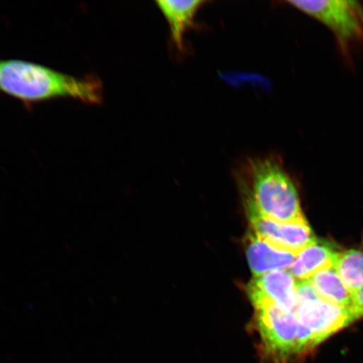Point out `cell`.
Segmentation results:
<instances>
[{"instance_id": "cell-1", "label": "cell", "mask_w": 363, "mask_h": 363, "mask_svg": "<svg viewBox=\"0 0 363 363\" xmlns=\"http://www.w3.org/2000/svg\"><path fill=\"white\" fill-rule=\"evenodd\" d=\"M0 92L26 104L72 98L101 104L104 85L96 75L77 77L24 60H0Z\"/></svg>"}, {"instance_id": "cell-2", "label": "cell", "mask_w": 363, "mask_h": 363, "mask_svg": "<svg viewBox=\"0 0 363 363\" xmlns=\"http://www.w3.org/2000/svg\"><path fill=\"white\" fill-rule=\"evenodd\" d=\"M238 177L245 199L262 215L280 222L306 220L297 189L278 157H249Z\"/></svg>"}, {"instance_id": "cell-3", "label": "cell", "mask_w": 363, "mask_h": 363, "mask_svg": "<svg viewBox=\"0 0 363 363\" xmlns=\"http://www.w3.org/2000/svg\"><path fill=\"white\" fill-rule=\"evenodd\" d=\"M255 328L259 335L261 363H301L318 346L294 312L259 308L256 311Z\"/></svg>"}, {"instance_id": "cell-4", "label": "cell", "mask_w": 363, "mask_h": 363, "mask_svg": "<svg viewBox=\"0 0 363 363\" xmlns=\"http://www.w3.org/2000/svg\"><path fill=\"white\" fill-rule=\"evenodd\" d=\"M333 31L342 48L363 38V8L352 0L287 1Z\"/></svg>"}, {"instance_id": "cell-5", "label": "cell", "mask_w": 363, "mask_h": 363, "mask_svg": "<svg viewBox=\"0 0 363 363\" xmlns=\"http://www.w3.org/2000/svg\"><path fill=\"white\" fill-rule=\"evenodd\" d=\"M245 208L251 230L267 243L297 256L317 238L306 220L280 222L269 219L245 199Z\"/></svg>"}, {"instance_id": "cell-6", "label": "cell", "mask_w": 363, "mask_h": 363, "mask_svg": "<svg viewBox=\"0 0 363 363\" xmlns=\"http://www.w3.org/2000/svg\"><path fill=\"white\" fill-rule=\"evenodd\" d=\"M296 285L297 280L289 271H272L254 276L247 291L255 311L274 307L290 313L297 306Z\"/></svg>"}, {"instance_id": "cell-7", "label": "cell", "mask_w": 363, "mask_h": 363, "mask_svg": "<svg viewBox=\"0 0 363 363\" xmlns=\"http://www.w3.org/2000/svg\"><path fill=\"white\" fill-rule=\"evenodd\" d=\"M294 313L299 323L311 331L317 345L356 320L351 308L331 305L320 298L298 303Z\"/></svg>"}, {"instance_id": "cell-8", "label": "cell", "mask_w": 363, "mask_h": 363, "mask_svg": "<svg viewBox=\"0 0 363 363\" xmlns=\"http://www.w3.org/2000/svg\"><path fill=\"white\" fill-rule=\"evenodd\" d=\"M247 257L250 269L254 276L272 271H287L296 256L277 248L258 238L251 230L246 240Z\"/></svg>"}, {"instance_id": "cell-9", "label": "cell", "mask_w": 363, "mask_h": 363, "mask_svg": "<svg viewBox=\"0 0 363 363\" xmlns=\"http://www.w3.org/2000/svg\"><path fill=\"white\" fill-rule=\"evenodd\" d=\"M206 3L203 0H159L156 2L169 24L172 42L179 52H183L184 50V35L188 30L194 28L198 12Z\"/></svg>"}, {"instance_id": "cell-10", "label": "cell", "mask_w": 363, "mask_h": 363, "mask_svg": "<svg viewBox=\"0 0 363 363\" xmlns=\"http://www.w3.org/2000/svg\"><path fill=\"white\" fill-rule=\"evenodd\" d=\"M338 253L333 244L317 239L298 254L289 272L296 280H308L317 272L333 267Z\"/></svg>"}, {"instance_id": "cell-11", "label": "cell", "mask_w": 363, "mask_h": 363, "mask_svg": "<svg viewBox=\"0 0 363 363\" xmlns=\"http://www.w3.org/2000/svg\"><path fill=\"white\" fill-rule=\"evenodd\" d=\"M308 280L322 301L339 307L351 308L352 293L333 267L317 272Z\"/></svg>"}, {"instance_id": "cell-12", "label": "cell", "mask_w": 363, "mask_h": 363, "mask_svg": "<svg viewBox=\"0 0 363 363\" xmlns=\"http://www.w3.org/2000/svg\"><path fill=\"white\" fill-rule=\"evenodd\" d=\"M333 269L352 294L363 286V251L350 249L338 253Z\"/></svg>"}, {"instance_id": "cell-13", "label": "cell", "mask_w": 363, "mask_h": 363, "mask_svg": "<svg viewBox=\"0 0 363 363\" xmlns=\"http://www.w3.org/2000/svg\"><path fill=\"white\" fill-rule=\"evenodd\" d=\"M352 305L351 311L355 320L363 317V286L352 294Z\"/></svg>"}]
</instances>
